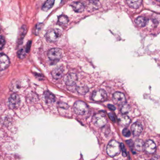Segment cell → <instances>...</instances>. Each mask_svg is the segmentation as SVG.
<instances>
[{
  "label": "cell",
  "instance_id": "obj_1",
  "mask_svg": "<svg viewBox=\"0 0 160 160\" xmlns=\"http://www.w3.org/2000/svg\"><path fill=\"white\" fill-rule=\"evenodd\" d=\"M121 147L120 144L115 140H112L107 145L106 151L110 157H115L120 153Z\"/></svg>",
  "mask_w": 160,
  "mask_h": 160
},
{
  "label": "cell",
  "instance_id": "obj_2",
  "mask_svg": "<svg viewBox=\"0 0 160 160\" xmlns=\"http://www.w3.org/2000/svg\"><path fill=\"white\" fill-rule=\"evenodd\" d=\"M62 34V31L60 29L53 28L48 30L46 33L45 36L48 42H53L59 39Z\"/></svg>",
  "mask_w": 160,
  "mask_h": 160
},
{
  "label": "cell",
  "instance_id": "obj_3",
  "mask_svg": "<svg viewBox=\"0 0 160 160\" xmlns=\"http://www.w3.org/2000/svg\"><path fill=\"white\" fill-rule=\"evenodd\" d=\"M74 110L78 115H85L89 112L88 106L85 102L82 101H76L74 105Z\"/></svg>",
  "mask_w": 160,
  "mask_h": 160
},
{
  "label": "cell",
  "instance_id": "obj_4",
  "mask_svg": "<svg viewBox=\"0 0 160 160\" xmlns=\"http://www.w3.org/2000/svg\"><path fill=\"white\" fill-rule=\"evenodd\" d=\"M92 123L96 126L102 127L107 123V117L103 113H98L95 115L92 118Z\"/></svg>",
  "mask_w": 160,
  "mask_h": 160
},
{
  "label": "cell",
  "instance_id": "obj_5",
  "mask_svg": "<svg viewBox=\"0 0 160 160\" xmlns=\"http://www.w3.org/2000/svg\"><path fill=\"white\" fill-rule=\"evenodd\" d=\"M48 56L51 61L57 62L61 59L62 56V53L60 49L53 48L48 52Z\"/></svg>",
  "mask_w": 160,
  "mask_h": 160
},
{
  "label": "cell",
  "instance_id": "obj_6",
  "mask_svg": "<svg viewBox=\"0 0 160 160\" xmlns=\"http://www.w3.org/2000/svg\"><path fill=\"white\" fill-rule=\"evenodd\" d=\"M91 97L94 101L102 102L104 101L107 98V93L104 90L99 89L93 92Z\"/></svg>",
  "mask_w": 160,
  "mask_h": 160
},
{
  "label": "cell",
  "instance_id": "obj_7",
  "mask_svg": "<svg viewBox=\"0 0 160 160\" xmlns=\"http://www.w3.org/2000/svg\"><path fill=\"white\" fill-rule=\"evenodd\" d=\"M114 103L119 106H122L126 103V98L124 94L121 92H116L113 95Z\"/></svg>",
  "mask_w": 160,
  "mask_h": 160
},
{
  "label": "cell",
  "instance_id": "obj_8",
  "mask_svg": "<svg viewBox=\"0 0 160 160\" xmlns=\"http://www.w3.org/2000/svg\"><path fill=\"white\" fill-rule=\"evenodd\" d=\"M78 78L75 73H68L66 75L64 79L66 84L68 86H72L75 85L78 81Z\"/></svg>",
  "mask_w": 160,
  "mask_h": 160
},
{
  "label": "cell",
  "instance_id": "obj_9",
  "mask_svg": "<svg viewBox=\"0 0 160 160\" xmlns=\"http://www.w3.org/2000/svg\"><path fill=\"white\" fill-rule=\"evenodd\" d=\"M157 150L156 144L152 140H148L144 144V150L148 154H153Z\"/></svg>",
  "mask_w": 160,
  "mask_h": 160
},
{
  "label": "cell",
  "instance_id": "obj_10",
  "mask_svg": "<svg viewBox=\"0 0 160 160\" xmlns=\"http://www.w3.org/2000/svg\"><path fill=\"white\" fill-rule=\"evenodd\" d=\"M20 103V97L16 94H12L8 99V105L9 107L12 109L17 108Z\"/></svg>",
  "mask_w": 160,
  "mask_h": 160
},
{
  "label": "cell",
  "instance_id": "obj_11",
  "mask_svg": "<svg viewBox=\"0 0 160 160\" xmlns=\"http://www.w3.org/2000/svg\"><path fill=\"white\" fill-rule=\"evenodd\" d=\"M10 64V61L7 55L3 53H0V70L6 69Z\"/></svg>",
  "mask_w": 160,
  "mask_h": 160
},
{
  "label": "cell",
  "instance_id": "obj_12",
  "mask_svg": "<svg viewBox=\"0 0 160 160\" xmlns=\"http://www.w3.org/2000/svg\"><path fill=\"white\" fill-rule=\"evenodd\" d=\"M143 126L141 123L136 122L131 126V131L133 136L138 137L142 132Z\"/></svg>",
  "mask_w": 160,
  "mask_h": 160
},
{
  "label": "cell",
  "instance_id": "obj_13",
  "mask_svg": "<svg viewBox=\"0 0 160 160\" xmlns=\"http://www.w3.org/2000/svg\"><path fill=\"white\" fill-rule=\"evenodd\" d=\"M71 6L73 10L77 13L83 12L85 8L84 3L82 2H74L71 4Z\"/></svg>",
  "mask_w": 160,
  "mask_h": 160
},
{
  "label": "cell",
  "instance_id": "obj_14",
  "mask_svg": "<svg viewBox=\"0 0 160 160\" xmlns=\"http://www.w3.org/2000/svg\"><path fill=\"white\" fill-rule=\"evenodd\" d=\"M27 32V27L26 25H23L22 26L19 32L18 36V44L19 45H21L22 43L24 37L26 35Z\"/></svg>",
  "mask_w": 160,
  "mask_h": 160
},
{
  "label": "cell",
  "instance_id": "obj_15",
  "mask_svg": "<svg viewBox=\"0 0 160 160\" xmlns=\"http://www.w3.org/2000/svg\"><path fill=\"white\" fill-rule=\"evenodd\" d=\"M63 73V68L62 67L60 66L54 69L52 72V75L55 80H59L62 77Z\"/></svg>",
  "mask_w": 160,
  "mask_h": 160
},
{
  "label": "cell",
  "instance_id": "obj_16",
  "mask_svg": "<svg viewBox=\"0 0 160 160\" xmlns=\"http://www.w3.org/2000/svg\"><path fill=\"white\" fill-rule=\"evenodd\" d=\"M118 123L122 126H127L130 124L131 119L126 114H122L118 117Z\"/></svg>",
  "mask_w": 160,
  "mask_h": 160
},
{
  "label": "cell",
  "instance_id": "obj_17",
  "mask_svg": "<svg viewBox=\"0 0 160 160\" xmlns=\"http://www.w3.org/2000/svg\"><path fill=\"white\" fill-rule=\"evenodd\" d=\"M44 96L45 101L47 104H52L55 101V96L49 92L47 91L45 92L44 93Z\"/></svg>",
  "mask_w": 160,
  "mask_h": 160
},
{
  "label": "cell",
  "instance_id": "obj_18",
  "mask_svg": "<svg viewBox=\"0 0 160 160\" xmlns=\"http://www.w3.org/2000/svg\"><path fill=\"white\" fill-rule=\"evenodd\" d=\"M127 4L132 8H138L142 4V0H126Z\"/></svg>",
  "mask_w": 160,
  "mask_h": 160
},
{
  "label": "cell",
  "instance_id": "obj_19",
  "mask_svg": "<svg viewBox=\"0 0 160 160\" xmlns=\"http://www.w3.org/2000/svg\"><path fill=\"white\" fill-rule=\"evenodd\" d=\"M145 143L142 140L138 139L134 143V148L137 151H142L144 150Z\"/></svg>",
  "mask_w": 160,
  "mask_h": 160
},
{
  "label": "cell",
  "instance_id": "obj_20",
  "mask_svg": "<svg viewBox=\"0 0 160 160\" xmlns=\"http://www.w3.org/2000/svg\"><path fill=\"white\" fill-rule=\"evenodd\" d=\"M55 0H47L42 7V9L44 11H48L53 7Z\"/></svg>",
  "mask_w": 160,
  "mask_h": 160
},
{
  "label": "cell",
  "instance_id": "obj_21",
  "mask_svg": "<svg viewBox=\"0 0 160 160\" xmlns=\"http://www.w3.org/2000/svg\"><path fill=\"white\" fill-rule=\"evenodd\" d=\"M135 22L137 25L140 27H143L147 23L148 20L144 17H139L135 19Z\"/></svg>",
  "mask_w": 160,
  "mask_h": 160
},
{
  "label": "cell",
  "instance_id": "obj_22",
  "mask_svg": "<svg viewBox=\"0 0 160 160\" xmlns=\"http://www.w3.org/2000/svg\"><path fill=\"white\" fill-rule=\"evenodd\" d=\"M68 21H69V19L66 16L62 15L58 18V23L62 25L67 24Z\"/></svg>",
  "mask_w": 160,
  "mask_h": 160
},
{
  "label": "cell",
  "instance_id": "obj_23",
  "mask_svg": "<svg viewBox=\"0 0 160 160\" xmlns=\"http://www.w3.org/2000/svg\"><path fill=\"white\" fill-rule=\"evenodd\" d=\"M100 0H90L89 4L90 6H91V8H94V9L98 8L100 5Z\"/></svg>",
  "mask_w": 160,
  "mask_h": 160
},
{
  "label": "cell",
  "instance_id": "obj_24",
  "mask_svg": "<svg viewBox=\"0 0 160 160\" xmlns=\"http://www.w3.org/2000/svg\"><path fill=\"white\" fill-rule=\"evenodd\" d=\"M26 53H27L26 51V48L23 47L22 48L20 49L19 50L18 52V56L20 59H23L25 57Z\"/></svg>",
  "mask_w": 160,
  "mask_h": 160
},
{
  "label": "cell",
  "instance_id": "obj_25",
  "mask_svg": "<svg viewBox=\"0 0 160 160\" xmlns=\"http://www.w3.org/2000/svg\"><path fill=\"white\" fill-rule=\"evenodd\" d=\"M130 110V107L129 105L126 103L121 106V112L122 113V114H127L129 112Z\"/></svg>",
  "mask_w": 160,
  "mask_h": 160
},
{
  "label": "cell",
  "instance_id": "obj_26",
  "mask_svg": "<svg viewBox=\"0 0 160 160\" xmlns=\"http://www.w3.org/2000/svg\"><path fill=\"white\" fill-rule=\"evenodd\" d=\"M77 90L78 93L81 95H85L87 93L88 89L86 86H81V87H79Z\"/></svg>",
  "mask_w": 160,
  "mask_h": 160
},
{
  "label": "cell",
  "instance_id": "obj_27",
  "mask_svg": "<svg viewBox=\"0 0 160 160\" xmlns=\"http://www.w3.org/2000/svg\"><path fill=\"white\" fill-rule=\"evenodd\" d=\"M5 39L2 36L0 37V50L2 49L5 44Z\"/></svg>",
  "mask_w": 160,
  "mask_h": 160
},
{
  "label": "cell",
  "instance_id": "obj_28",
  "mask_svg": "<svg viewBox=\"0 0 160 160\" xmlns=\"http://www.w3.org/2000/svg\"><path fill=\"white\" fill-rule=\"evenodd\" d=\"M123 135L126 137H129L131 136V132L128 129L125 128L122 131Z\"/></svg>",
  "mask_w": 160,
  "mask_h": 160
},
{
  "label": "cell",
  "instance_id": "obj_29",
  "mask_svg": "<svg viewBox=\"0 0 160 160\" xmlns=\"http://www.w3.org/2000/svg\"><path fill=\"white\" fill-rule=\"evenodd\" d=\"M120 147H121V149L122 151V155L124 157H126L127 156V151H126V148H125V146L123 143H121L120 144Z\"/></svg>",
  "mask_w": 160,
  "mask_h": 160
},
{
  "label": "cell",
  "instance_id": "obj_30",
  "mask_svg": "<svg viewBox=\"0 0 160 160\" xmlns=\"http://www.w3.org/2000/svg\"><path fill=\"white\" fill-rule=\"evenodd\" d=\"M31 45H32V41H28V43H27V45H26V51H27V53H29V52L30 51V48H31Z\"/></svg>",
  "mask_w": 160,
  "mask_h": 160
},
{
  "label": "cell",
  "instance_id": "obj_31",
  "mask_svg": "<svg viewBox=\"0 0 160 160\" xmlns=\"http://www.w3.org/2000/svg\"><path fill=\"white\" fill-rule=\"evenodd\" d=\"M41 25L42 24L41 23H39V24H37L36 26V34H38L39 32V30H40V28L41 27Z\"/></svg>",
  "mask_w": 160,
  "mask_h": 160
},
{
  "label": "cell",
  "instance_id": "obj_32",
  "mask_svg": "<svg viewBox=\"0 0 160 160\" xmlns=\"http://www.w3.org/2000/svg\"><path fill=\"white\" fill-rule=\"evenodd\" d=\"M109 116L110 117V119L112 121H115V118L113 114L109 113Z\"/></svg>",
  "mask_w": 160,
  "mask_h": 160
},
{
  "label": "cell",
  "instance_id": "obj_33",
  "mask_svg": "<svg viewBox=\"0 0 160 160\" xmlns=\"http://www.w3.org/2000/svg\"><path fill=\"white\" fill-rule=\"evenodd\" d=\"M108 107L109 109H110L111 111H115V107L114 105H112V104H109V105H108Z\"/></svg>",
  "mask_w": 160,
  "mask_h": 160
},
{
  "label": "cell",
  "instance_id": "obj_34",
  "mask_svg": "<svg viewBox=\"0 0 160 160\" xmlns=\"http://www.w3.org/2000/svg\"><path fill=\"white\" fill-rule=\"evenodd\" d=\"M1 26H0V33H1Z\"/></svg>",
  "mask_w": 160,
  "mask_h": 160
},
{
  "label": "cell",
  "instance_id": "obj_35",
  "mask_svg": "<svg viewBox=\"0 0 160 160\" xmlns=\"http://www.w3.org/2000/svg\"><path fill=\"white\" fill-rule=\"evenodd\" d=\"M158 1H159V2H160V0H157Z\"/></svg>",
  "mask_w": 160,
  "mask_h": 160
}]
</instances>
